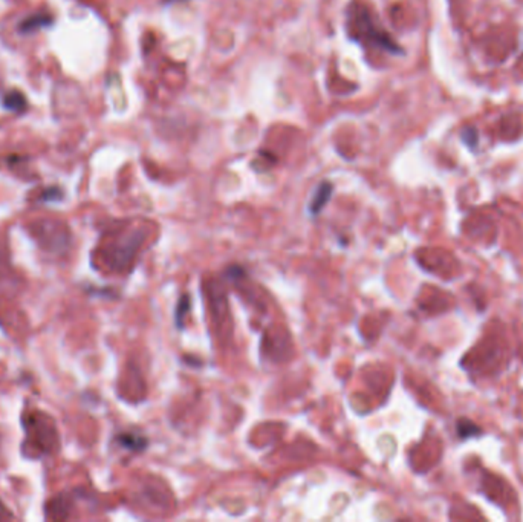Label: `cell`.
<instances>
[{
  "instance_id": "6",
  "label": "cell",
  "mask_w": 523,
  "mask_h": 522,
  "mask_svg": "<svg viewBox=\"0 0 523 522\" xmlns=\"http://www.w3.org/2000/svg\"><path fill=\"white\" fill-rule=\"evenodd\" d=\"M118 441L121 443L124 448L132 449V450H143L145 446H147V441L143 440V438H138V436H135L132 433L119 435Z\"/></svg>"
},
{
  "instance_id": "4",
  "label": "cell",
  "mask_w": 523,
  "mask_h": 522,
  "mask_svg": "<svg viewBox=\"0 0 523 522\" xmlns=\"http://www.w3.org/2000/svg\"><path fill=\"white\" fill-rule=\"evenodd\" d=\"M4 107L11 112H23L27 109V98L19 91H10L4 96Z\"/></svg>"
},
{
  "instance_id": "8",
  "label": "cell",
  "mask_w": 523,
  "mask_h": 522,
  "mask_svg": "<svg viewBox=\"0 0 523 522\" xmlns=\"http://www.w3.org/2000/svg\"><path fill=\"white\" fill-rule=\"evenodd\" d=\"M458 431H459L461 438H468L470 435H473V433L479 432L477 427L473 423H470L468 420H464V422L461 420L459 424H458Z\"/></svg>"
},
{
  "instance_id": "9",
  "label": "cell",
  "mask_w": 523,
  "mask_h": 522,
  "mask_svg": "<svg viewBox=\"0 0 523 522\" xmlns=\"http://www.w3.org/2000/svg\"><path fill=\"white\" fill-rule=\"evenodd\" d=\"M62 196H63L62 190L57 189V187H51V189L41 193V201H58Z\"/></svg>"
},
{
  "instance_id": "1",
  "label": "cell",
  "mask_w": 523,
  "mask_h": 522,
  "mask_svg": "<svg viewBox=\"0 0 523 522\" xmlns=\"http://www.w3.org/2000/svg\"><path fill=\"white\" fill-rule=\"evenodd\" d=\"M27 433L28 441L37 446L41 453L53 452L58 448V436L55 426L49 417L41 414H34L27 418Z\"/></svg>"
},
{
  "instance_id": "3",
  "label": "cell",
  "mask_w": 523,
  "mask_h": 522,
  "mask_svg": "<svg viewBox=\"0 0 523 522\" xmlns=\"http://www.w3.org/2000/svg\"><path fill=\"white\" fill-rule=\"evenodd\" d=\"M331 195H332V185L329 183L320 184L319 190L315 192L314 198L311 201V205H310L312 215H319V213L322 211V209L324 207V205L328 204V201L331 198Z\"/></svg>"
},
{
  "instance_id": "5",
  "label": "cell",
  "mask_w": 523,
  "mask_h": 522,
  "mask_svg": "<svg viewBox=\"0 0 523 522\" xmlns=\"http://www.w3.org/2000/svg\"><path fill=\"white\" fill-rule=\"evenodd\" d=\"M51 23H53V19H51L49 15L36 14V15L28 17L27 20H23L20 23V31H23V32H34V31H37V30L49 27Z\"/></svg>"
},
{
  "instance_id": "7",
  "label": "cell",
  "mask_w": 523,
  "mask_h": 522,
  "mask_svg": "<svg viewBox=\"0 0 523 522\" xmlns=\"http://www.w3.org/2000/svg\"><path fill=\"white\" fill-rule=\"evenodd\" d=\"M188 310H190V296L184 294V296H181V299H179L178 308H176V325H178V328L184 327V315L187 314Z\"/></svg>"
},
{
  "instance_id": "2",
  "label": "cell",
  "mask_w": 523,
  "mask_h": 522,
  "mask_svg": "<svg viewBox=\"0 0 523 522\" xmlns=\"http://www.w3.org/2000/svg\"><path fill=\"white\" fill-rule=\"evenodd\" d=\"M36 237L39 239V244L45 248V250L51 253H60L66 250V247L69 245V235L66 232V227H63L57 235H48L45 230L37 227L36 230Z\"/></svg>"
}]
</instances>
